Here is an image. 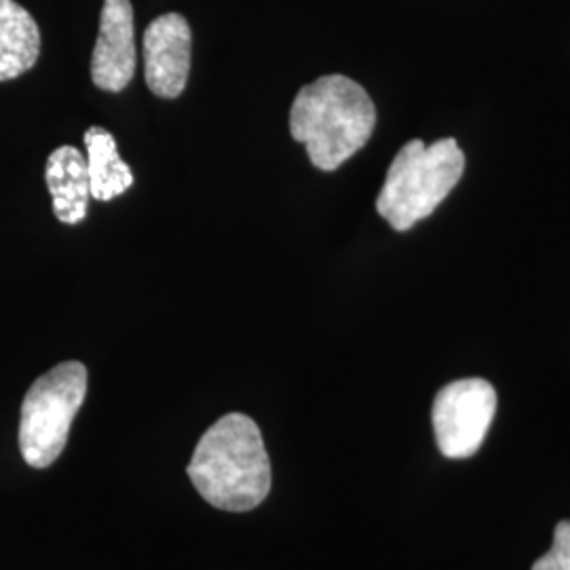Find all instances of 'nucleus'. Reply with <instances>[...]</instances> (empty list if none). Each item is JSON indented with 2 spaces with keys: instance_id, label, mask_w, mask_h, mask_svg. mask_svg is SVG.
Listing matches in <instances>:
<instances>
[{
  "instance_id": "6",
  "label": "nucleus",
  "mask_w": 570,
  "mask_h": 570,
  "mask_svg": "<svg viewBox=\"0 0 570 570\" xmlns=\"http://www.w3.org/2000/svg\"><path fill=\"white\" fill-rule=\"evenodd\" d=\"M193 35L180 13H165L144 32V77L148 89L164 100L183 96L190 75Z\"/></svg>"
},
{
  "instance_id": "8",
  "label": "nucleus",
  "mask_w": 570,
  "mask_h": 570,
  "mask_svg": "<svg viewBox=\"0 0 570 570\" xmlns=\"http://www.w3.org/2000/svg\"><path fill=\"white\" fill-rule=\"evenodd\" d=\"M45 183L51 193L53 214L63 225H79L87 216L91 197L87 157L75 146L56 148L45 167Z\"/></svg>"
},
{
  "instance_id": "2",
  "label": "nucleus",
  "mask_w": 570,
  "mask_h": 570,
  "mask_svg": "<svg viewBox=\"0 0 570 570\" xmlns=\"http://www.w3.org/2000/svg\"><path fill=\"white\" fill-rule=\"evenodd\" d=\"M376 127V108L360 82L326 75L305 85L289 110V134L305 144L311 164L334 171L366 146Z\"/></svg>"
},
{
  "instance_id": "10",
  "label": "nucleus",
  "mask_w": 570,
  "mask_h": 570,
  "mask_svg": "<svg viewBox=\"0 0 570 570\" xmlns=\"http://www.w3.org/2000/svg\"><path fill=\"white\" fill-rule=\"evenodd\" d=\"M85 148L89 188L96 202H110L134 184V174L129 165L122 161L117 140L108 129L98 125L89 127L85 131Z\"/></svg>"
},
{
  "instance_id": "4",
  "label": "nucleus",
  "mask_w": 570,
  "mask_h": 570,
  "mask_svg": "<svg viewBox=\"0 0 570 570\" xmlns=\"http://www.w3.org/2000/svg\"><path fill=\"white\" fill-rule=\"evenodd\" d=\"M85 395L87 367L81 362L58 364L28 389L21 404L20 449L30 468L45 469L58 461Z\"/></svg>"
},
{
  "instance_id": "9",
  "label": "nucleus",
  "mask_w": 570,
  "mask_h": 570,
  "mask_svg": "<svg viewBox=\"0 0 570 570\" xmlns=\"http://www.w3.org/2000/svg\"><path fill=\"white\" fill-rule=\"evenodd\" d=\"M39 56V23L16 0H0V82L28 72Z\"/></svg>"
},
{
  "instance_id": "1",
  "label": "nucleus",
  "mask_w": 570,
  "mask_h": 570,
  "mask_svg": "<svg viewBox=\"0 0 570 570\" xmlns=\"http://www.w3.org/2000/svg\"><path fill=\"white\" fill-rule=\"evenodd\" d=\"M186 471L199 494L218 510H254L271 490L263 433L239 412L226 414L205 431Z\"/></svg>"
},
{
  "instance_id": "3",
  "label": "nucleus",
  "mask_w": 570,
  "mask_h": 570,
  "mask_svg": "<svg viewBox=\"0 0 570 570\" xmlns=\"http://www.w3.org/2000/svg\"><path fill=\"white\" fill-rule=\"evenodd\" d=\"M465 171L456 140L410 142L395 155L376 199V212L395 230H407L431 216Z\"/></svg>"
},
{
  "instance_id": "5",
  "label": "nucleus",
  "mask_w": 570,
  "mask_h": 570,
  "mask_svg": "<svg viewBox=\"0 0 570 570\" xmlns=\"http://www.w3.org/2000/svg\"><path fill=\"white\" fill-rule=\"evenodd\" d=\"M497 412V391L484 379H463L442 389L431 410L435 442L449 459L475 454Z\"/></svg>"
},
{
  "instance_id": "7",
  "label": "nucleus",
  "mask_w": 570,
  "mask_h": 570,
  "mask_svg": "<svg viewBox=\"0 0 570 570\" xmlns=\"http://www.w3.org/2000/svg\"><path fill=\"white\" fill-rule=\"evenodd\" d=\"M136 75L134 7L129 0H104L100 32L91 53V81L110 94L122 91Z\"/></svg>"
},
{
  "instance_id": "11",
  "label": "nucleus",
  "mask_w": 570,
  "mask_h": 570,
  "mask_svg": "<svg viewBox=\"0 0 570 570\" xmlns=\"http://www.w3.org/2000/svg\"><path fill=\"white\" fill-rule=\"evenodd\" d=\"M532 570H570V520L556 527L551 550L532 564Z\"/></svg>"
}]
</instances>
